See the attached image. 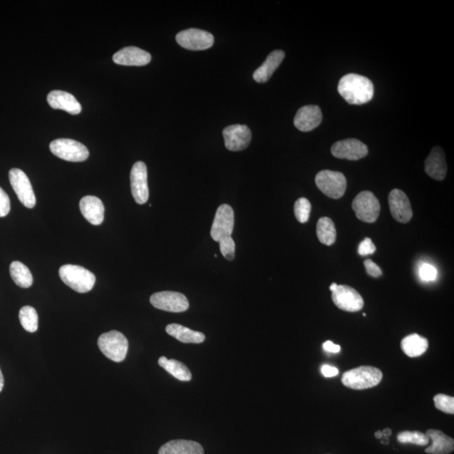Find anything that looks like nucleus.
<instances>
[{
    "mask_svg": "<svg viewBox=\"0 0 454 454\" xmlns=\"http://www.w3.org/2000/svg\"><path fill=\"white\" fill-rule=\"evenodd\" d=\"M425 171L428 176L435 180L442 181L445 179L448 166L445 154L441 148L435 147L433 148L425 162Z\"/></svg>",
    "mask_w": 454,
    "mask_h": 454,
    "instance_id": "19",
    "label": "nucleus"
},
{
    "mask_svg": "<svg viewBox=\"0 0 454 454\" xmlns=\"http://www.w3.org/2000/svg\"><path fill=\"white\" fill-rule=\"evenodd\" d=\"M152 305L159 310L168 312L180 313L188 311V299L179 292H162L153 294L150 298Z\"/></svg>",
    "mask_w": 454,
    "mask_h": 454,
    "instance_id": "10",
    "label": "nucleus"
},
{
    "mask_svg": "<svg viewBox=\"0 0 454 454\" xmlns=\"http://www.w3.org/2000/svg\"><path fill=\"white\" fill-rule=\"evenodd\" d=\"M51 152L55 156L68 162H83L90 156L88 148L72 139H57L50 144Z\"/></svg>",
    "mask_w": 454,
    "mask_h": 454,
    "instance_id": "6",
    "label": "nucleus"
},
{
    "mask_svg": "<svg viewBox=\"0 0 454 454\" xmlns=\"http://www.w3.org/2000/svg\"><path fill=\"white\" fill-rule=\"evenodd\" d=\"M421 278L424 281H434L438 277V271L433 265L423 264L419 269Z\"/></svg>",
    "mask_w": 454,
    "mask_h": 454,
    "instance_id": "35",
    "label": "nucleus"
},
{
    "mask_svg": "<svg viewBox=\"0 0 454 454\" xmlns=\"http://www.w3.org/2000/svg\"><path fill=\"white\" fill-rule=\"evenodd\" d=\"M48 102L49 105L55 110H62L71 115L81 113L82 106L71 93L53 91L48 93Z\"/></svg>",
    "mask_w": 454,
    "mask_h": 454,
    "instance_id": "20",
    "label": "nucleus"
},
{
    "mask_svg": "<svg viewBox=\"0 0 454 454\" xmlns=\"http://www.w3.org/2000/svg\"><path fill=\"white\" fill-rule=\"evenodd\" d=\"M382 378L381 369L372 366H361L345 372L341 377V382L346 387L362 391L377 386Z\"/></svg>",
    "mask_w": 454,
    "mask_h": 454,
    "instance_id": "3",
    "label": "nucleus"
},
{
    "mask_svg": "<svg viewBox=\"0 0 454 454\" xmlns=\"http://www.w3.org/2000/svg\"><path fill=\"white\" fill-rule=\"evenodd\" d=\"M225 146L232 152L242 151L249 146L252 133L245 125H229L223 130Z\"/></svg>",
    "mask_w": 454,
    "mask_h": 454,
    "instance_id": "14",
    "label": "nucleus"
},
{
    "mask_svg": "<svg viewBox=\"0 0 454 454\" xmlns=\"http://www.w3.org/2000/svg\"><path fill=\"white\" fill-rule=\"evenodd\" d=\"M234 224H235V215H234L232 207L227 204L220 205L215 213L212 231H210L212 239L219 242L225 238L232 237Z\"/></svg>",
    "mask_w": 454,
    "mask_h": 454,
    "instance_id": "8",
    "label": "nucleus"
},
{
    "mask_svg": "<svg viewBox=\"0 0 454 454\" xmlns=\"http://www.w3.org/2000/svg\"><path fill=\"white\" fill-rule=\"evenodd\" d=\"M435 406L439 411L447 414H454V398L443 394H438L433 398Z\"/></svg>",
    "mask_w": 454,
    "mask_h": 454,
    "instance_id": "33",
    "label": "nucleus"
},
{
    "mask_svg": "<svg viewBox=\"0 0 454 454\" xmlns=\"http://www.w3.org/2000/svg\"><path fill=\"white\" fill-rule=\"evenodd\" d=\"M158 454H204V448L190 440H172L162 445Z\"/></svg>",
    "mask_w": 454,
    "mask_h": 454,
    "instance_id": "24",
    "label": "nucleus"
},
{
    "mask_svg": "<svg viewBox=\"0 0 454 454\" xmlns=\"http://www.w3.org/2000/svg\"><path fill=\"white\" fill-rule=\"evenodd\" d=\"M220 250L225 259L232 261L235 259L236 244L232 237L219 242Z\"/></svg>",
    "mask_w": 454,
    "mask_h": 454,
    "instance_id": "34",
    "label": "nucleus"
},
{
    "mask_svg": "<svg viewBox=\"0 0 454 454\" xmlns=\"http://www.w3.org/2000/svg\"><path fill=\"white\" fill-rule=\"evenodd\" d=\"M331 293L332 301L341 311L357 312L361 311L364 306L361 294L348 285H338Z\"/></svg>",
    "mask_w": 454,
    "mask_h": 454,
    "instance_id": "12",
    "label": "nucleus"
},
{
    "mask_svg": "<svg viewBox=\"0 0 454 454\" xmlns=\"http://www.w3.org/2000/svg\"><path fill=\"white\" fill-rule=\"evenodd\" d=\"M4 386V380L1 368H0V393H1V391H3Z\"/></svg>",
    "mask_w": 454,
    "mask_h": 454,
    "instance_id": "41",
    "label": "nucleus"
},
{
    "mask_svg": "<svg viewBox=\"0 0 454 454\" xmlns=\"http://www.w3.org/2000/svg\"><path fill=\"white\" fill-rule=\"evenodd\" d=\"M176 41L177 44L185 49L202 51L212 48L215 38L210 32L191 28L177 33Z\"/></svg>",
    "mask_w": 454,
    "mask_h": 454,
    "instance_id": "11",
    "label": "nucleus"
},
{
    "mask_svg": "<svg viewBox=\"0 0 454 454\" xmlns=\"http://www.w3.org/2000/svg\"><path fill=\"white\" fill-rule=\"evenodd\" d=\"M321 373L325 377L330 378L338 376L339 372L338 368L332 367L331 365L326 364L323 365L321 367Z\"/></svg>",
    "mask_w": 454,
    "mask_h": 454,
    "instance_id": "39",
    "label": "nucleus"
},
{
    "mask_svg": "<svg viewBox=\"0 0 454 454\" xmlns=\"http://www.w3.org/2000/svg\"><path fill=\"white\" fill-rule=\"evenodd\" d=\"M339 92L351 105H363L373 99V84L371 79L356 73L345 75L340 79Z\"/></svg>",
    "mask_w": 454,
    "mask_h": 454,
    "instance_id": "1",
    "label": "nucleus"
},
{
    "mask_svg": "<svg viewBox=\"0 0 454 454\" xmlns=\"http://www.w3.org/2000/svg\"><path fill=\"white\" fill-rule=\"evenodd\" d=\"M425 435L432 441V445L425 448V453L429 454H448L453 451V438L447 436L441 430L429 429L425 433Z\"/></svg>",
    "mask_w": 454,
    "mask_h": 454,
    "instance_id": "23",
    "label": "nucleus"
},
{
    "mask_svg": "<svg viewBox=\"0 0 454 454\" xmlns=\"http://www.w3.org/2000/svg\"><path fill=\"white\" fill-rule=\"evenodd\" d=\"M322 121V113L319 106H303L294 117V124L301 132L307 133L316 129Z\"/></svg>",
    "mask_w": 454,
    "mask_h": 454,
    "instance_id": "17",
    "label": "nucleus"
},
{
    "mask_svg": "<svg viewBox=\"0 0 454 454\" xmlns=\"http://www.w3.org/2000/svg\"><path fill=\"white\" fill-rule=\"evenodd\" d=\"M9 177L12 188L21 204L27 208H34L36 200L29 177L19 168H12L9 172Z\"/></svg>",
    "mask_w": 454,
    "mask_h": 454,
    "instance_id": "9",
    "label": "nucleus"
},
{
    "mask_svg": "<svg viewBox=\"0 0 454 454\" xmlns=\"http://www.w3.org/2000/svg\"><path fill=\"white\" fill-rule=\"evenodd\" d=\"M83 217L93 226H100L104 222L105 207L102 201L96 196H86L79 203Z\"/></svg>",
    "mask_w": 454,
    "mask_h": 454,
    "instance_id": "21",
    "label": "nucleus"
},
{
    "mask_svg": "<svg viewBox=\"0 0 454 454\" xmlns=\"http://www.w3.org/2000/svg\"><path fill=\"white\" fill-rule=\"evenodd\" d=\"M158 364L170 373L172 376L177 378L180 381L188 382L191 381L192 373L188 367L184 363L175 359H167L166 357H161L158 359Z\"/></svg>",
    "mask_w": 454,
    "mask_h": 454,
    "instance_id": "27",
    "label": "nucleus"
},
{
    "mask_svg": "<svg viewBox=\"0 0 454 454\" xmlns=\"http://www.w3.org/2000/svg\"><path fill=\"white\" fill-rule=\"evenodd\" d=\"M388 207L392 217L401 223L409 222L413 212L408 197L401 190H393L388 195Z\"/></svg>",
    "mask_w": 454,
    "mask_h": 454,
    "instance_id": "16",
    "label": "nucleus"
},
{
    "mask_svg": "<svg viewBox=\"0 0 454 454\" xmlns=\"http://www.w3.org/2000/svg\"><path fill=\"white\" fill-rule=\"evenodd\" d=\"M338 285H339V284H336V283H332V284L330 285V287H329V289H330L331 292H334V290L336 289V287H338Z\"/></svg>",
    "mask_w": 454,
    "mask_h": 454,
    "instance_id": "44",
    "label": "nucleus"
},
{
    "mask_svg": "<svg viewBox=\"0 0 454 454\" xmlns=\"http://www.w3.org/2000/svg\"><path fill=\"white\" fill-rule=\"evenodd\" d=\"M397 440L401 443H411L418 446H425L430 442L429 438L425 433L414 430V432H409V430H405L398 434Z\"/></svg>",
    "mask_w": 454,
    "mask_h": 454,
    "instance_id": "31",
    "label": "nucleus"
},
{
    "mask_svg": "<svg viewBox=\"0 0 454 454\" xmlns=\"http://www.w3.org/2000/svg\"><path fill=\"white\" fill-rule=\"evenodd\" d=\"M318 239L326 246L334 245L336 239L335 224L329 217H321L316 225Z\"/></svg>",
    "mask_w": 454,
    "mask_h": 454,
    "instance_id": "29",
    "label": "nucleus"
},
{
    "mask_svg": "<svg viewBox=\"0 0 454 454\" xmlns=\"http://www.w3.org/2000/svg\"><path fill=\"white\" fill-rule=\"evenodd\" d=\"M323 349L327 351V352L332 354H338L341 351L340 346L332 343L331 341H326V343L323 344Z\"/></svg>",
    "mask_w": 454,
    "mask_h": 454,
    "instance_id": "40",
    "label": "nucleus"
},
{
    "mask_svg": "<svg viewBox=\"0 0 454 454\" xmlns=\"http://www.w3.org/2000/svg\"><path fill=\"white\" fill-rule=\"evenodd\" d=\"M167 334L174 336L177 341L182 344H202L205 339V336L202 332L196 331L180 324L167 325L166 327Z\"/></svg>",
    "mask_w": 454,
    "mask_h": 454,
    "instance_id": "25",
    "label": "nucleus"
},
{
    "mask_svg": "<svg viewBox=\"0 0 454 454\" xmlns=\"http://www.w3.org/2000/svg\"><path fill=\"white\" fill-rule=\"evenodd\" d=\"M9 272L14 282L19 287L27 289L33 284V277L29 269L21 262L15 261L9 266Z\"/></svg>",
    "mask_w": 454,
    "mask_h": 454,
    "instance_id": "28",
    "label": "nucleus"
},
{
    "mask_svg": "<svg viewBox=\"0 0 454 454\" xmlns=\"http://www.w3.org/2000/svg\"><path fill=\"white\" fill-rule=\"evenodd\" d=\"M365 269H366L368 275L372 276L373 278H378L382 276V270L376 263L371 259H367L364 261Z\"/></svg>",
    "mask_w": 454,
    "mask_h": 454,
    "instance_id": "38",
    "label": "nucleus"
},
{
    "mask_svg": "<svg viewBox=\"0 0 454 454\" xmlns=\"http://www.w3.org/2000/svg\"><path fill=\"white\" fill-rule=\"evenodd\" d=\"M374 435H376V438L378 439H381L383 437V435L381 430H377V432L374 433Z\"/></svg>",
    "mask_w": 454,
    "mask_h": 454,
    "instance_id": "43",
    "label": "nucleus"
},
{
    "mask_svg": "<svg viewBox=\"0 0 454 454\" xmlns=\"http://www.w3.org/2000/svg\"><path fill=\"white\" fill-rule=\"evenodd\" d=\"M98 346L107 358L115 363L124 361L129 348L128 339L118 331L103 334L98 339Z\"/></svg>",
    "mask_w": 454,
    "mask_h": 454,
    "instance_id": "4",
    "label": "nucleus"
},
{
    "mask_svg": "<svg viewBox=\"0 0 454 454\" xmlns=\"http://www.w3.org/2000/svg\"><path fill=\"white\" fill-rule=\"evenodd\" d=\"M61 279L78 293H88L95 287L96 275L83 267L66 264L59 269Z\"/></svg>",
    "mask_w": 454,
    "mask_h": 454,
    "instance_id": "2",
    "label": "nucleus"
},
{
    "mask_svg": "<svg viewBox=\"0 0 454 454\" xmlns=\"http://www.w3.org/2000/svg\"><path fill=\"white\" fill-rule=\"evenodd\" d=\"M130 189L133 198L139 205H144L149 199L148 168L143 162L135 163L130 171Z\"/></svg>",
    "mask_w": 454,
    "mask_h": 454,
    "instance_id": "13",
    "label": "nucleus"
},
{
    "mask_svg": "<svg viewBox=\"0 0 454 454\" xmlns=\"http://www.w3.org/2000/svg\"><path fill=\"white\" fill-rule=\"evenodd\" d=\"M331 153L336 158L357 161L368 155V149L359 140L350 138L334 143L331 147Z\"/></svg>",
    "mask_w": 454,
    "mask_h": 454,
    "instance_id": "15",
    "label": "nucleus"
},
{
    "mask_svg": "<svg viewBox=\"0 0 454 454\" xmlns=\"http://www.w3.org/2000/svg\"><path fill=\"white\" fill-rule=\"evenodd\" d=\"M352 207L356 217L363 222H376L381 213L380 201L371 191L360 192L354 198Z\"/></svg>",
    "mask_w": 454,
    "mask_h": 454,
    "instance_id": "7",
    "label": "nucleus"
},
{
    "mask_svg": "<svg viewBox=\"0 0 454 454\" xmlns=\"http://www.w3.org/2000/svg\"><path fill=\"white\" fill-rule=\"evenodd\" d=\"M152 56L148 51L135 46H128L113 56L114 63L123 66H145L151 62Z\"/></svg>",
    "mask_w": 454,
    "mask_h": 454,
    "instance_id": "18",
    "label": "nucleus"
},
{
    "mask_svg": "<svg viewBox=\"0 0 454 454\" xmlns=\"http://www.w3.org/2000/svg\"><path fill=\"white\" fill-rule=\"evenodd\" d=\"M428 349V340L418 334H411L401 341V349L410 358L420 357Z\"/></svg>",
    "mask_w": 454,
    "mask_h": 454,
    "instance_id": "26",
    "label": "nucleus"
},
{
    "mask_svg": "<svg viewBox=\"0 0 454 454\" xmlns=\"http://www.w3.org/2000/svg\"><path fill=\"white\" fill-rule=\"evenodd\" d=\"M376 251V247L373 244L371 238H365L358 247V254L361 256L373 254Z\"/></svg>",
    "mask_w": 454,
    "mask_h": 454,
    "instance_id": "37",
    "label": "nucleus"
},
{
    "mask_svg": "<svg viewBox=\"0 0 454 454\" xmlns=\"http://www.w3.org/2000/svg\"><path fill=\"white\" fill-rule=\"evenodd\" d=\"M285 57L283 51L276 50L272 51L266 58L262 66L256 70L254 73V81L263 83L269 81L273 73L279 67Z\"/></svg>",
    "mask_w": 454,
    "mask_h": 454,
    "instance_id": "22",
    "label": "nucleus"
},
{
    "mask_svg": "<svg viewBox=\"0 0 454 454\" xmlns=\"http://www.w3.org/2000/svg\"><path fill=\"white\" fill-rule=\"evenodd\" d=\"M19 319L23 329L27 331L35 332L38 329V315L35 308L29 306L22 307L19 313Z\"/></svg>",
    "mask_w": 454,
    "mask_h": 454,
    "instance_id": "30",
    "label": "nucleus"
},
{
    "mask_svg": "<svg viewBox=\"0 0 454 454\" xmlns=\"http://www.w3.org/2000/svg\"><path fill=\"white\" fill-rule=\"evenodd\" d=\"M382 433L383 436H385L386 438L390 437L392 433L391 430L390 428H386L383 430Z\"/></svg>",
    "mask_w": 454,
    "mask_h": 454,
    "instance_id": "42",
    "label": "nucleus"
},
{
    "mask_svg": "<svg viewBox=\"0 0 454 454\" xmlns=\"http://www.w3.org/2000/svg\"><path fill=\"white\" fill-rule=\"evenodd\" d=\"M11 212V200L1 187H0V217H6Z\"/></svg>",
    "mask_w": 454,
    "mask_h": 454,
    "instance_id": "36",
    "label": "nucleus"
},
{
    "mask_svg": "<svg viewBox=\"0 0 454 454\" xmlns=\"http://www.w3.org/2000/svg\"><path fill=\"white\" fill-rule=\"evenodd\" d=\"M315 181L323 194L334 200L343 197L347 189V180L340 172L322 170L318 172Z\"/></svg>",
    "mask_w": 454,
    "mask_h": 454,
    "instance_id": "5",
    "label": "nucleus"
},
{
    "mask_svg": "<svg viewBox=\"0 0 454 454\" xmlns=\"http://www.w3.org/2000/svg\"><path fill=\"white\" fill-rule=\"evenodd\" d=\"M294 210L297 221L301 223H306L310 218L311 204L306 198H299L294 203Z\"/></svg>",
    "mask_w": 454,
    "mask_h": 454,
    "instance_id": "32",
    "label": "nucleus"
}]
</instances>
